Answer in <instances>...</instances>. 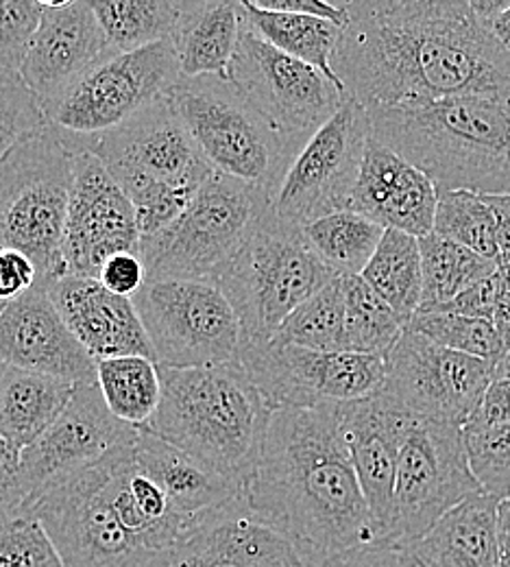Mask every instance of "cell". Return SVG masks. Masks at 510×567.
Masks as SVG:
<instances>
[{
    "label": "cell",
    "mask_w": 510,
    "mask_h": 567,
    "mask_svg": "<svg viewBox=\"0 0 510 567\" xmlns=\"http://www.w3.org/2000/svg\"><path fill=\"white\" fill-rule=\"evenodd\" d=\"M334 74L366 110L510 94V53L465 0H345Z\"/></svg>",
    "instance_id": "obj_1"
},
{
    "label": "cell",
    "mask_w": 510,
    "mask_h": 567,
    "mask_svg": "<svg viewBox=\"0 0 510 567\" xmlns=\"http://www.w3.org/2000/svg\"><path fill=\"white\" fill-rule=\"evenodd\" d=\"M336 406L275 411L242 496L314 564L384 546L354 470Z\"/></svg>",
    "instance_id": "obj_2"
},
{
    "label": "cell",
    "mask_w": 510,
    "mask_h": 567,
    "mask_svg": "<svg viewBox=\"0 0 510 567\" xmlns=\"http://www.w3.org/2000/svg\"><path fill=\"white\" fill-rule=\"evenodd\" d=\"M371 136L424 171L438 193H510V94L366 110Z\"/></svg>",
    "instance_id": "obj_3"
},
{
    "label": "cell",
    "mask_w": 510,
    "mask_h": 567,
    "mask_svg": "<svg viewBox=\"0 0 510 567\" xmlns=\"http://www.w3.org/2000/svg\"><path fill=\"white\" fill-rule=\"evenodd\" d=\"M159 378L162 402L145 430L244 489L260 465L275 411L240 362L197 369L159 364Z\"/></svg>",
    "instance_id": "obj_4"
},
{
    "label": "cell",
    "mask_w": 510,
    "mask_h": 567,
    "mask_svg": "<svg viewBox=\"0 0 510 567\" xmlns=\"http://www.w3.org/2000/svg\"><path fill=\"white\" fill-rule=\"evenodd\" d=\"M206 162L271 204L305 141L278 130L227 76H181L168 92Z\"/></svg>",
    "instance_id": "obj_5"
},
{
    "label": "cell",
    "mask_w": 510,
    "mask_h": 567,
    "mask_svg": "<svg viewBox=\"0 0 510 567\" xmlns=\"http://www.w3.org/2000/svg\"><path fill=\"white\" fill-rule=\"evenodd\" d=\"M73 177L74 151L53 125L0 159V251L24 254L46 290L69 276L62 243Z\"/></svg>",
    "instance_id": "obj_6"
},
{
    "label": "cell",
    "mask_w": 510,
    "mask_h": 567,
    "mask_svg": "<svg viewBox=\"0 0 510 567\" xmlns=\"http://www.w3.org/2000/svg\"><path fill=\"white\" fill-rule=\"evenodd\" d=\"M336 278L303 229L269 210L215 284L240 319L242 343H269L303 301Z\"/></svg>",
    "instance_id": "obj_7"
},
{
    "label": "cell",
    "mask_w": 510,
    "mask_h": 567,
    "mask_svg": "<svg viewBox=\"0 0 510 567\" xmlns=\"http://www.w3.org/2000/svg\"><path fill=\"white\" fill-rule=\"evenodd\" d=\"M269 210L262 190L215 173L173 225L143 238L146 282H217Z\"/></svg>",
    "instance_id": "obj_8"
},
{
    "label": "cell",
    "mask_w": 510,
    "mask_h": 567,
    "mask_svg": "<svg viewBox=\"0 0 510 567\" xmlns=\"http://www.w3.org/2000/svg\"><path fill=\"white\" fill-rule=\"evenodd\" d=\"M20 513L44 526L66 567L173 566V555L146 550L123 526L107 496L105 458L51 485Z\"/></svg>",
    "instance_id": "obj_9"
},
{
    "label": "cell",
    "mask_w": 510,
    "mask_h": 567,
    "mask_svg": "<svg viewBox=\"0 0 510 567\" xmlns=\"http://www.w3.org/2000/svg\"><path fill=\"white\" fill-rule=\"evenodd\" d=\"M476 494L482 487L471 472L462 427L413 417L399 450L386 546L419 542L443 515Z\"/></svg>",
    "instance_id": "obj_10"
},
{
    "label": "cell",
    "mask_w": 510,
    "mask_h": 567,
    "mask_svg": "<svg viewBox=\"0 0 510 567\" xmlns=\"http://www.w3.org/2000/svg\"><path fill=\"white\" fill-rule=\"evenodd\" d=\"M134 303L157 364L197 369L238 360L242 326L217 284L146 282Z\"/></svg>",
    "instance_id": "obj_11"
},
{
    "label": "cell",
    "mask_w": 510,
    "mask_h": 567,
    "mask_svg": "<svg viewBox=\"0 0 510 567\" xmlns=\"http://www.w3.org/2000/svg\"><path fill=\"white\" fill-rule=\"evenodd\" d=\"M181 69L173 40L107 55L81 74L44 114L49 125L79 138H98L146 105L168 96Z\"/></svg>",
    "instance_id": "obj_12"
},
{
    "label": "cell",
    "mask_w": 510,
    "mask_h": 567,
    "mask_svg": "<svg viewBox=\"0 0 510 567\" xmlns=\"http://www.w3.org/2000/svg\"><path fill=\"white\" fill-rule=\"evenodd\" d=\"M240 367L273 411L319 409L384 391L386 360L356 352H319L294 346L242 343Z\"/></svg>",
    "instance_id": "obj_13"
},
{
    "label": "cell",
    "mask_w": 510,
    "mask_h": 567,
    "mask_svg": "<svg viewBox=\"0 0 510 567\" xmlns=\"http://www.w3.org/2000/svg\"><path fill=\"white\" fill-rule=\"evenodd\" d=\"M368 138V112L347 94L339 112L294 157L271 213L303 229L321 216L350 210Z\"/></svg>",
    "instance_id": "obj_14"
},
{
    "label": "cell",
    "mask_w": 510,
    "mask_h": 567,
    "mask_svg": "<svg viewBox=\"0 0 510 567\" xmlns=\"http://www.w3.org/2000/svg\"><path fill=\"white\" fill-rule=\"evenodd\" d=\"M90 151L98 155L125 195L143 184L197 193L215 175L168 96L94 138Z\"/></svg>",
    "instance_id": "obj_15"
},
{
    "label": "cell",
    "mask_w": 510,
    "mask_h": 567,
    "mask_svg": "<svg viewBox=\"0 0 510 567\" xmlns=\"http://www.w3.org/2000/svg\"><path fill=\"white\" fill-rule=\"evenodd\" d=\"M496 378V364L440 348L406 328L386 358L384 393L415 417L467 424Z\"/></svg>",
    "instance_id": "obj_16"
},
{
    "label": "cell",
    "mask_w": 510,
    "mask_h": 567,
    "mask_svg": "<svg viewBox=\"0 0 510 567\" xmlns=\"http://www.w3.org/2000/svg\"><path fill=\"white\" fill-rule=\"evenodd\" d=\"M227 79L278 130L305 142L347 96L323 72L267 44L244 24Z\"/></svg>",
    "instance_id": "obj_17"
},
{
    "label": "cell",
    "mask_w": 510,
    "mask_h": 567,
    "mask_svg": "<svg viewBox=\"0 0 510 567\" xmlns=\"http://www.w3.org/2000/svg\"><path fill=\"white\" fill-rule=\"evenodd\" d=\"M74 177L62 258L69 276L96 280L105 260L138 251L136 210L105 164L87 146L73 148Z\"/></svg>",
    "instance_id": "obj_18"
},
{
    "label": "cell",
    "mask_w": 510,
    "mask_h": 567,
    "mask_svg": "<svg viewBox=\"0 0 510 567\" xmlns=\"http://www.w3.org/2000/svg\"><path fill=\"white\" fill-rule=\"evenodd\" d=\"M136 434L138 427L123 424L110 413L96 382L74 384L73 398L60 417L22 450L27 504L51 485L98 463Z\"/></svg>",
    "instance_id": "obj_19"
},
{
    "label": "cell",
    "mask_w": 510,
    "mask_h": 567,
    "mask_svg": "<svg viewBox=\"0 0 510 567\" xmlns=\"http://www.w3.org/2000/svg\"><path fill=\"white\" fill-rule=\"evenodd\" d=\"M170 567L321 566L262 519L240 494L192 519Z\"/></svg>",
    "instance_id": "obj_20"
},
{
    "label": "cell",
    "mask_w": 510,
    "mask_h": 567,
    "mask_svg": "<svg viewBox=\"0 0 510 567\" xmlns=\"http://www.w3.org/2000/svg\"><path fill=\"white\" fill-rule=\"evenodd\" d=\"M107 55L114 53L90 2H44L40 29L18 72L46 110Z\"/></svg>",
    "instance_id": "obj_21"
},
{
    "label": "cell",
    "mask_w": 510,
    "mask_h": 567,
    "mask_svg": "<svg viewBox=\"0 0 510 567\" xmlns=\"http://www.w3.org/2000/svg\"><path fill=\"white\" fill-rule=\"evenodd\" d=\"M0 362L69 382H96V360L76 341L46 288L33 286L0 312Z\"/></svg>",
    "instance_id": "obj_22"
},
{
    "label": "cell",
    "mask_w": 510,
    "mask_h": 567,
    "mask_svg": "<svg viewBox=\"0 0 510 567\" xmlns=\"http://www.w3.org/2000/svg\"><path fill=\"white\" fill-rule=\"evenodd\" d=\"M336 413L368 508L382 528L386 546L399 450L415 415L404 411L384 391L339 404Z\"/></svg>",
    "instance_id": "obj_23"
},
{
    "label": "cell",
    "mask_w": 510,
    "mask_h": 567,
    "mask_svg": "<svg viewBox=\"0 0 510 567\" xmlns=\"http://www.w3.org/2000/svg\"><path fill=\"white\" fill-rule=\"evenodd\" d=\"M437 206L433 179L371 136L350 210L365 214L384 229L424 238L435 231Z\"/></svg>",
    "instance_id": "obj_24"
},
{
    "label": "cell",
    "mask_w": 510,
    "mask_h": 567,
    "mask_svg": "<svg viewBox=\"0 0 510 567\" xmlns=\"http://www.w3.org/2000/svg\"><path fill=\"white\" fill-rule=\"evenodd\" d=\"M49 297L76 341L96 362L118 355L155 360L134 299L110 292L98 280L74 276L51 284Z\"/></svg>",
    "instance_id": "obj_25"
},
{
    "label": "cell",
    "mask_w": 510,
    "mask_h": 567,
    "mask_svg": "<svg viewBox=\"0 0 510 567\" xmlns=\"http://www.w3.org/2000/svg\"><path fill=\"white\" fill-rule=\"evenodd\" d=\"M134 441L136 436L105 456L107 496L123 526L140 546L173 555L192 519L181 515L166 492L138 465Z\"/></svg>",
    "instance_id": "obj_26"
},
{
    "label": "cell",
    "mask_w": 510,
    "mask_h": 567,
    "mask_svg": "<svg viewBox=\"0 0 510 567\" xmlns=\"http://www.w3.org/2000/svg\"><path fill=\"white\" fill-rule=\"evenodd\" d=\"M134 456L146 474L170 497L173 506L190 519L242 494V487L215 474L145 427H138Z\"/></svg>",
    "instance_id": "obj_27"
},
{
    "label": "cell",
    "mask_w": 510,
    "mask_h": 567,
    "mask_svg": "<svg viewBox=\"0 0 510 567\" xmlns=\"http://www.w3.org/2000/svg\"><path fill=\"white\" fill-rule=\"evenodd\" d=\"M500 499L489 494L467 497L443 515L437 526L413 546L437 567H500Z\"/></svg>",
    "instance_id": "obj_28"
},
{
    "label": "cell",
    "mask_w": 510,
    "mask_h": 567,
    "mask_svg": "<svg viewBox=\"0 0 510 567\" xmlns=\"http://www.w3.org/2000/svg\"><path fill=\"white\" fill-rule=\"evenodd\" d=\"M240 33V0H184L173 35L181 76H227Z\"/></svg>",
    "instance_id": "obj_29"
},
{
    "label": "cell",
    "mask_w": 510,
    "mask_h": 567,
    "mask_svg": "<svg viewBox=\"0 0 510 567\" xmlns=\"http://www.w3.org/2000/svg\"><path fill=\"white\" fill-rule=\"evenodd\" d=\"M74 382L7 367L0 386V436L18 450L35 443L73 398Z\"/></svg>",
    "instance_id": "obj_30"
},
{
    "label": "cell",
    "mask_w": 510,
    "mask_h": 567,
    "mask_svg": "<svg viewBox=\"0 0 510 567\" xmlns=\"http://www.w3.org/2000/svg\"><path fill=\"white\" fill-rule=\"evenodd\" d=\"M240 13L242 24L249 31H253L260 40L303 64L314 66L341 92L347 94L345 85L332 69V55L341 38V27L323 18L269 11L258 7L253 0H240Z\"/></svg>",
    "instance_id": "obj_31"
},
{
    "label": "cell",
    "mask_w": 510,
    "mask_h": 567,
    "mask_svg": "<svg viewBox=\"0 0 510 567\" xmlns=\"http://www.w3.org/2000/svg\"><path fill=\"white\" fill-rule=\"evenodd\" d=\"M408 326L421 308L424 267L419 238L386 229L377 251L361 276Z\"/></svg>",
    "instance_id": "obj_32"
},
{
    "label": "cell",
    "mask_w": 510,
    "mask_h": 567,
    "mask_svg": "<svg viewBox=\"0 0 510 567\" xmlns=\"http://www.w3.org/2000/svg\"><path fill=\"white\" fill-rule=\"evenodd\" d=\"M96 384L110 413L132 427H146L162 402L159 364L145 355L96 362Z\"/></svg>",
    "instance_id": "obj_33"
},
{
    "label": "cell",
    "mask_w": 510,
    "mask_h": 567,
    "mask_svg": "<svg viewBox=\"0 0 510 567\" xmlns=\"http://www.w3.org/2000/svg\"><path fill=\"white\" fill-rule=\"evenodd\" d=\"M384 231L382 225L354 210L327 214L303 227V236L314 254L339 278L363 276Z\"/></svg>",
    "instance_id": "obj_34"
},
{
    "label": "cell",
    "mask_w": 510,
    "mask_h": 567,
    "mask_svg": "<svg viewBox=\"0 0 510 567\" xmlns=\"http://www.w3.org/2000/svg\"><path fill=\"white\" fill-rule=\"evenodd\" d=\"M90 4L116 55L173 40L184 0H98Z\"/></svg>",
    "instance_id": "obj_35"
},
{
    "label": "cell",
    "mask_w": 510,
    "mask_h": 567,
    "mask_svg": "<svg viewBox=\"0 0 510 567\" xmlns=\"http://www.w3.org/2000/svg\"><path fill=\"white\" fill-rule=\"evenodd\" d=\"M424 267L421 310H435L498 271V265L437 231L419 238Z\"/></svg>",
    "instance_id": "obj_36"
},
{
    "label": "cell",
    "mask_w": 510,
    "mask_h": 567,
    "mask_svg": "<svg viewBox=\"0 0 510 567\" xmlns=\"http://www.w3.org/2000/svg\"><path fill=\"white\" fill-rule=\"evenodd\" d=\"M343 292L345 350L386 360L406 332V323L361 276L343 278Z\"/></svg>",
    "instance_id": "obj_37"
},
{
    "label": "cell",
    "mask_w": 510,
    "mask_h": 567,
    "mask_svg": "<svg viewBox=\"0 0 510 567\" xmlns=\"http://www.w3.org/2000/svg\"><path fill=\"white\" fill-rule=\"evenodd\" d=\"M271 341L278 346H294L319 352H347L343 278H336L303 301L278 328Z\"/></svg>",
    "instance_id": "obj_38"
},
{
    "label": "cell",
    "mask_w": 510,
    "mask_h": 567,
    "mask_svg": "<svg viewBox=\"0 0 510 567\" xmlns=\"http://www.w3.org/2000/svg\"><path fill=\"white\" fill-rule=\"evenodd\" d=\"M435 231L498 265L496 214L482 195L469 190L438 193Z\"/></svg>",
    "instance_id": "obj_39"
},
{
    "label": "cell",
    "mask_w": 510,
    "mask_h": 567,
    "mask_svg": "<svg viewBox=\"0 0 510 567\" xmlns=\"http://www.w3.org/2000/svg\"><path fill=\"white\" fill-rule=\"evenodd\" d=\"M406 328L435 341L440 348L473 355L491 364H498L507 355L496 326L485 319L447 310H424L417 312Z\"/></svg>",
    "instance_id": "obj_40"
},
{
    "label": "cell",
    "mask_w": 510,
    "mask_h": 567,
    "mask_svg": "<svg viewBox=\"0 0 510 567\" xmlns=\"http://www.w3.org/2000/svg\"><path fill=\"white\" fill-rule=\"evenodd\" d=\"M49 127V118L20 72L0 71V159Z\"/></svg>",
    "instance_id": "obj_41"
},
{
    "label": "cell",
    "mask_w": 510,
    "mask_h": 567,
    "mask_svg": "<svg viewBox=\"0 0 510 567\" xmlns=\"http://www.w3.org/2000/svg\"><path fill=\"white\" fill-rule=\"evenodd\" d=\"M471 472L485 494L510 497V422L489 427H462Z\"/></svg>",
    "instance_id": "obj_42"
},
{
    "label": "cell",
    "mask_w": 510,
    "mask_h": 567,
    "mask_svg": "<svg viewBox=\"0 0 510 567\" xmlns=\"http://www.w3.org/2000/svg\"><path fill=\"white\" fill-rule=\"evenodd\" d=\"M0 567H66L44 526L31 515L0 517Z\"/></svg>",
    "instance_id": "obj_43"
},
{
    "label": "cell",
    "mask_w": 510,
    "mask_h": 567,
    "mask_svg": "<svg viewBox=\"0 0 510 567\" xmlns=\"http://www.w3.org/2000/svg\"><path fill=\"white\" fill-rule=\"evenodd\" d=\"M44 2L0 0V71H20L40 29Z\"/></svg>",
    "instance_id": "obj_44"
},
{
    "label": "cell",
    "mask_w": 510,
    "mask_h": 567,
    "mask_svg": "<svg viewBox=\"0 0 510 567\" xmlns=\"http://www.w3.org/2000/svg\"><path fill=\"white\" fill-rule=\"evenodd\" d=\"M96 280L110 292L134 299L146 284L145 262L138 251L116 254L110 260H105Z\"/></svg>",
    "instance_id": "obj_45"
},
{
    "label": "cell",
    "mask_w": 510,
    "mask_h": 567,
    "mask_svg": "<svg viewBox=\"0 0 510 567\" xmlns=\"http://www.w3.org/2000/svg\"><path fill=\"white\" fill-rule=\"evenodd\" d=\"M27 504L22 481V450L0 436V517H11Z\"/></svg>",
    "instance_id": "obj_46"
},
{
    "label": "cell",
    "mask_w": 510,
    "mask_h": 567,
    "mask_svg": "<svg viewBox=\"0 0 510 567\" xmlns=\"http://www.w3.org/2000/svg\"><path fill=\"white\" fill-rule=\"evenodd\" d=\"M498 292H500V276L498 271L485 278L482 282L473 284L465 292H460L454 301L435 308V310H447L465 317H476L493 323L496 317V306H498ZM424 312V310H421Z\"/></svg>",
    "instance_id": "obj_47"
},
{
    "label": "cell",
    "mask_w": 510,
    "mask_h": 567,
    "mask_svg": "<svg viewBox=\"0 0 510 567\" xmlns=\"http://www.w3.org/2000/svg\"><path fill=\"white\" fill-rule=\"evenodd\" d=\"M38 286L35 265L20 251H0V303H11Z\"/></svg>",
    "instance_id": "obj_48"
},
{
    "label": "cell",
    "mask_w": 510,
    "mask_h": 567,
    "mask_svg": "<svg viewBox=\"0 0 510 567\" xmlns=\"http://www.w3.org/2000/svg\"><path fill=\"white\" fill-rule=\"evenodd\" d=\"M510 422V382L493 380L487 389L478 411L462 427H489Z\"/></svg>",
    "instance_id": "obj_49"
},
{
    "label": "cell",
    "mask_w": 510,
    "mask_h": 567,
    "mask_svg": "<svg viewBox=\"0 0 510 567\" xmlns=\"http://www.w3.org/2000/svg\"><path fill=\"white\" fill-rule=\"evenodd\" d=\"M256 4L262 7V9H269V11L323 18V20L334 22L341 29L347 22L345 0L343 2H323V0H256Z\"/></svg>",
    "instance_id": "obj_50"
},
{
    "label": "cell",
    "mask_w": 510,
    "mask_h": 567,
    "mask_svg": "<svg viewBox=\"0 0 510 567\" xmlns=\"http://www.w3.org/2000/svg\"><path fill=\"white\" fill-rule=\"evenodd\" d=\"M325 567H404L395 546H366L336 557Z\"/></svg>",
    "instance_id": "obj_51"
},
{
    "label": "cell",
    "mask_w": 510,
    "mask_h": 567,
    "mask_svg": "<svg viewBox=\"0 0 510 567\" xmlns=\"http://www.w3.org/2000/svg\"><path fill=\"white\" fill-rule=\"evenodd\" d=\"M496 214L498 225V267L510 265V193L509 195H482Z\"/></svg>",
    "instance_id": "obj_52"
},
{
    "label": "cell",
    "mask_w": 510,
    "mask_h": 567,
    "mask_svg": "<svg viewBox=\"0 0 510 567\" xmlns=\"http://www.w3.org/2000/svg\"><path fill=\"white\" fill-rule=\"evenodd\" d=\"M498 548L500 567H510V497L500 502L498 511Z\"/></svg>",
    "instance_id": "obj_53"
},
{
    "label": "cell",
    "mask_w": 510,
    "mask_h": 567,
    "mask_svg": "<svg viewBox=\"0 0 510 567\" xmlns=\"http://www.w3.org/2000/svg\"><path fill=\"white\" fill-rule=\"evenodd\" d=\"M489 29L493 31V35L502 42V47L510 53V7L489 22Z\"/></svg>",
    "instance_id": "obj_54"
},
{
    "label": "cell",
    "mask_w": 510,
    "mask_h": 567,
    "mask_svg": "<svg viewBox=\"0 0 510 567\" xmlns=\"http://www.w3.org/2000/svg\"><path fill=\"white\" fill-rule=\"evenodd\" d=\"M399 557L404 567H437L433 561H428L424 555H419L413 546H397Z\"/></svg>",
    "instance_id": "obj_55"
},
{
    "label": "cell",
    "mask_w": 510,
    "mask_h": 567,
    "mask_svg": "<svg viewBox=\"0 0 510 567\" xmlns=\"http://www.w3.org/2000/svg\"><path fill=\"white\" fill-rule=\"evenodd\" d=\"M493 380H507V382H510V355H504L496 364V378Z\"/></svg>",
    "instance_id": "obj_56"
},
{
    "label": "cell",
    "mask_w": 510,
    "mask_h": 567,
    "mask_svg": "<svg viewBox=\"0 0 510 567\" xmlns=\"http://www.w3.org/2000/svg\"><path fill=\"white\" fill-rule=\"evenodd\" d=\"M498 274H500L502 282L507 284L510 288V265H502V267H498Z\"/></svg>",
    "instance_id": "obj_57"
},
{
    "label": "cell",
    "mask_w": 510,
    "mask_h": 567,
    "mask_svg": "<svg viewBox=\"0 0 510 567\" xmlns=\"http://www.w3.org/2000/svg\"><path fill=\"white\" fill-rule=\"evenodd\" d=\"M4 369H7V364H4V362H0V386H2V375H4Z\"/></svg>",
    "instance_id": "obj_58"
},
{
    "label": "cell",
    "mask_w": 510,
    "mask_h": 567,
    "mask_svg": "<svg viewBox=\"0 0 510 567\" xmlns=\"http://www.w3.org/2000/svg\"><path fill=\"white\" fill-rule=\"evenodd\" d=\"M4 306H7V303H0V312H2V310H4Z\"/></svg>",
    "instance_id": "obj_59"
}]
</instances>
